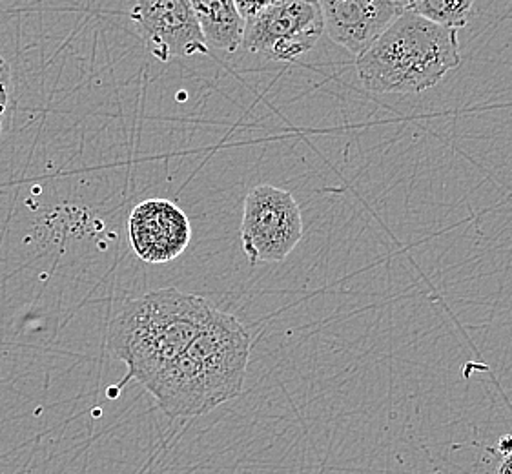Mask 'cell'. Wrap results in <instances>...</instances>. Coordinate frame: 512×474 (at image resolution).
Instances as JSON below:
<instances>
[{"instance_id": "cell-1", "label": "cell", "mask_w": 512, "mask_h": 474, "mask_svg": "<svg viewBox=\"0 0 512 474\" xmlns=\"http://www.w3.org/2000/svg\"><path fill=\"white\" fill-rule=\"evenodd\" d=\"M252 334L216 307L192 343L144 383L168 418H197L237 398L245 387Z\"/></svg>"}, {"instance_id": "cell-2", "label": "cell", "mask_w": 512, "mask_h": 474, "mask_svg": "<svg viewBox=\"0 0 512 474\" xmlns=\"http://www.w3.org/2000/svg\"><path fill=\"white\" fill-rule=\"evenodd\" d=\"M214 310L203 296L177 289L152 290L124 303L108 338L110 352L128 369L124 380H152L185 352Z\"/></svg>"}, {"instance_id": "cell-3", "label": "cell", "mask_w": 512, "mask_h": 474, "mask_svg": "<svg viewBox=\"0 0 512 474\" xmlns=\"http://www.w3.org/2000/svg\"><path fill=\"white\" fill-rule=\"evenodd\" d=\"M456 30L405 10L358 55L361 84L376 93H421L460 66Z\"/></svg>"}, {"instance_id": "cell-4", "label": "cell", "mask_w": 512, "mask_h": 474, "mask_svg": "<svg viewBox=\"0 0 512 474\" xmlns=\"http://www.w3.org/2000/svg\"><path fill=\"white\" fill-rule=\"evenodd\" d=\"M301 207L285 188L254 186L245 197L241 245L252 263H281L303 239Z\"/></svg>"}, {"instance_id": "cell-5", "label": "cell", "mask_w": 512, "mask_h": 474, "mask_svg": "<svg viewBox=\"0 0 512 474\" xmlns=\"http://www.w3.org/2000/svg\"><path fill=\"white\" fill-rule=\"evenodd\" d=\"M323 33L318 0H277L246 19L241 46L270 61L290 62L310 52Z\"/></svg>"}, {"instance_id": "cell-6", "label": "cell", "mask_w": 512, "mask_h": 474, "mask_svg": "<svg viewBox=\"0 0 512 474\" xmlns=\"http://www.w3.org/2000/svg\"><path fill=\"white\" fill-rule=\"evenodd\" d=\"M130 17L157 61L210 53L190 0H134Z\"/></svg>"}, {"instance_id": "cell-7", "label": "cell", "mask_w": 512, "mask_h": 474, "mask_svg": "<svg viewBox=\"0 0 512 474\" xmlns=\"http://www.w3.org/2000/svg\"><path fill=\"white\" fill-rule=\"evenodd\" d=\"M128 237L137 258L150 265H163L179 258L188 248L192 225L174 201L152 197L130 212Z\"/></svg>"}, {"instance_id": "cell-8", "label": "cell", "mask_w": 512, "mask_h": 474, "mask_svg": "<svg viewBox=\"0 0 512 474\" xmlns=\"http://www.w3.org/2000/svg\"><path fill=\"white\" fill-rule=\"evenodd\" d=\"M325 33L347 52H365L405 8L394 0H318Z\"/></svg>"}, {"instance_id": "cell-9", "label": "cell", "mask_w": 512, "mask_h": 474, "mask_svg": "<svg viewBox=\"0 0 512 474\" xmlns=\"http://www.w3.org/2000/svg\"><path fill=\"white\" fill-rule=\"evenodd\" d=\"M210 48L234 53L243 42L245 21L234 0H190Z\"/></svg>"}, {"instance_id": "cell-10", "label": "cell", "mask_w": 512, "mask_h": 474, "mask_svg": "<svg viewBox=\"0 0 512 474\" xmlns=\"http://www.w3.org/2000/svg\"><path fill=\"white\" fill-rule=\"evenodd\" d=\"M472 8L474 0H412L409 10L427 21L460 30L471 19Z\"/></svg>"}, {"instance_id": "cell-11", "label": "cell", "mask_w": 512, "mask_h": 474, "mask_svg": "<svg viewBox=\"0 0 512 474\" xmlns=\"http://www.w3.org/2000/svg\"><path fill=\"white\" fill-rule=\"evenodd\" d=\"M11 93H13V84H11V68L8 62L0 64V121L4 115L8 114L11 104Z\"/></svg>"}, {"instance_id": "cell-12", "label": "cell", "mask_w": 512, "mask_h": 474, "mask_svg": "<svg viewBox=\"0 0 512 474\" xmlns=\"http://www.w3.org/2000/svg\"><path fill=\"white\" fill-rule=\"evenodd\" d=\"M237 11L243 17V21L257 15L259 11L267 10L268 6L276 4L277 0H234Z\"/></svg>"}, {"instance_id": "cell-13", "label": "cell", "mask_w": 512, "mask_h": 474, "mask_svg": "<svg viewBox=\"0 0 512 474\" xmlns=\"http://www.w3.org/2000/svg\"><path fill=\"white\" fill-rule=\"evenodd\" d=\"M496 474H512V451L505 453L503 456L502 464L498 467Z\"/></svg>"}, {"instance_id": "cell-14", "label": "cell", "mask_w": 512, "mask_h": 474, "mask_svg": "<svg viewBox=\"0 0 512 474\" xmlns=\"http://www.w3.org/2000/svg\"><path fill=\"white\" fill-rule=\"evenodd\" d=\"M394 2H396V4H400L401 8H405V10H409L410 2H412V0H394Z\"/></svg>"}, {"instance_id": "cell-15", "label": "cell", "mask_w": 512, "mask_h": 474, "mask_svg": "<svg viewBox=\"0 0 512 474\" xmlns=\"http://www.w3.org/2000/svg\"><path fill=\"white\" fill-rule=\"evenodd\" d=\"M2 62H4V59H2V55H0V64H2Z\"/></svg>"}]
</instances>
